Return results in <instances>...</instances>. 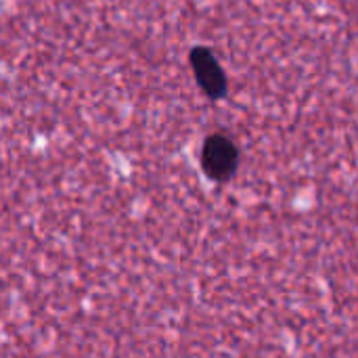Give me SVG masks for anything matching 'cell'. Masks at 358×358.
<instances>
[{
	"instance_id": "6da1fadb",
	"label": "cell",
	"mask_w": 358,
	"mask_h": 358,
	"mask_svg": "<svg viewBox=\"0 0 358 358\" xmlns=\"http://www.w3.org/2000/svg\"><path fill=\"white\" fill-rule=\"evenodd\" d=\"M239 166V149L227 134H212L201 149V168L208 178L227 182L235 176Z\"/></svg>"
},
{
	"instance_id": "7a4b0ae2",
	"label": "cell",
	"mask_w": 358,
	"mask_h": 358,
	"mask_svg": "<svg viewBox=\"0 0 358 358\" xmlns=\"http://www.w3.org/2000/svg\"><path fill=\"white\" fill-rule=\"evenodd\" d=\"M189 61H191V67H193L199 88L214 101L224 99V94L229 90V82H227V73L220 67L214 52L208 46H195L189 55Z\"/></svg>"
}]
</instances>
